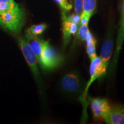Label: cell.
<instances>
[{"instance_id": "cell-1", "label": "cell", "mask_w": 124, "mask_h": 124, "mask_svg": "<svg viewBox=\"0 0 124 124\" xmlns=\"http://www.w3.org/2000/svg\"><path fill=\"white\" fill-rule=\"evenodd\" d=\"M86 85L76 71L68 72L62 77L60 80V89L66 95L77 97L84 94Z\"/></svg>"}, {"instance_id": "cell-2", "label": "cell", "mask_w": 124, "mask_h": 124, "mask_svg": "<svg viewBox=\"0 0 124 124\" xmlns=\"http://www.w3.org/2000/svg\"><path fill=\"white\" fill-rule=\"evenodd\" d=\"M25 23V12L21 8L0 13V25L13 33L21 30Z\"/></svg>"}, {"instance_id": "cell-3", "label": "cell", "mask_w": 124, "mask_h": 124, "mask_svg": "<svg viewBox=\"0 0 124 124\" xmlns=\"http://www.w3.org/2000/svg\"><path fill=\"white\" fill-rule=\"evenodd\" d=\"M63 60V55L51 46L49 41H46L39 63L41 67L46 70H51L61 66Z\"/></svg>"}, {"instance_id": "cell-4", "label": "cell", "mask_w": 124, "mask_h": 124, "mask_svg": "<svg viewBox=\"0 0 124 124\" xmlns=\"http://www.w3.org/2000/svg\"><path fill=\"white\" fill-rule=\"evenodd\" d=\"M90 67V78L89 80V82L86 84V88H85L84 94L83 95V100H85L86 96L87 94L90 87L91 84L96 79L102 78L106 74V70L108 67H106L103 64V62L100 57L97 56L95 59L91 60Z\"/></svg>"}, {"instance_id": "cell-5", "label": "cell", "mask_w": 124, "mask_h": 124, "mask_svg": "<svg viewBox=\"0 0 124 124\" xmlns=\"http://www.w3.org/2000/svg\"><path fill=\"white\" fill-rule=\"evenodd\" d=\"M90 100L94 118L97 121L104 120L111 108L108 100L100 98H90Z\"/></svg>"}, {"instance_id": "cell-6", "label": "cell", "mask_w": 124, "mask_h": 124, "mask_svg": "<svg viewBox=\"0 0 124 124\" xmlns=\"http://www.w3.org/2000/svg\"><path fill=\"white\" fill-rule=\"evenodd\" d=\"M18 43L31 71L36 77L39 78V74L38 68L37 66L38 62L33 51L31 48L27 41H25L23 38L20 37L18 38Z\"/></svg>"}, {"instance_id": "cell-7", "label": "cell", "mask_w": 124, "mask_h": 124, "mask_svg": "<svg viewBox=\"0 0 124 124\" xmlns=\"http://www.w3.org/2000/svg\"><path fill=\"white\" fill-rule=\"evenodd\" d=\"M66 12L64 10H62L63 39L64 48H66L67 46L69 44L71 36L77 34L79 27L78 25L70 21Z\"/></svg>"}, {"instance_id": "cell-8", "label": "cell", "mask_w": 124, "mask_h": 124, "mask_svg": "<svg viewBox=\"0 0 124 124\" xmlns=\"http://www.w3.org/2000/svg\"><path fill=\"white\" fill-rule=\"evenodd\" d=\"M113 29H110L106 33L105 40L102 45L101 51L100 58L101 59L103 64L106 67L108 66L109 60L110 59L112 54L113 48Z\"/></svg>"}, {"instance_id": "cell-9", "label": "cell", "mask_w": 124, "mask_h": 124, "mask_svg": "<svg viewBox=\"0 0 124 124\" xmlns=\"http://www.w3.org/2000/svg\"><path fill=\"white\" fill-rule=\"evenodd\" d=\"M25 35L27 43H28L31 48L32 49L33 53L36 56L38 63H39L41 54L42 53L43 49L44 48L45 44H46V41L41 39L39 38L37 36L30 33L28 29L25 31Z\"/></svg>"}, {"instance_id": "cell-10", "label": "cell", "mask_w": 124, "mask_h": 124, "mask_svg": "<svg viewBox=\"0 0 124 124\" xmlns=\"http://www.w3.org/2000/svg\"><path fill=\"white\" fill-rule=\"evenodd\" d=\"M104 121L108 124H124V106L117 105L111 106Z\"/></svg>"}, {"instance_id": "cell-11", "label": "cell", "mask_w": 124, "mask_h": 124, "mask_svg": "<svg viewBox=\"0 0 124 124\" xmlns=\"http://www.w3.org/2000/svg\"><path fill=\"white\" fill-rule=\"evenodd\" d=\"M124 41V0H123L122 6L121 10V23L120 27L118 29L117 39V46H116V49L114 54V58H113V63L116 64V62L117 61L118 58L119 54L121 49L122 48V45H123Z\"/></svg>"}, {"instance_id": "cell-12", "label": "cell", "mask_w": 124, "mask_h": 124, "mask_svg": "<svg viewBox=\"0 0 124 124\" xmlns=\"http://www.w3.org/2000/svg\"><path fill=\"white\" fill-rule=\"evenodd\" d=\"M86 43V51L89 56L90 59L92 60L97 56L96 54V44L97 40L95 39L94 36L92 35L90 31H89L85 39Z\"/></svg>"}, {"instance_id": "cell-13", "label": "cell", "mask_w": 124, "mask_h": 124, "mask_svg": "<svg viewBox=\"0 0 124 124\" xmlns=\"http://www.w3.org/2000/svg\"><path fill=\"white\" fill-rule=\"evenodd\" d=\"M96 7V0H83L82 12L80 17H85L90 20L91 17L95 11Z\"/></svg>"}, {"instance_id": "cell-14", "label": "cell", "mask_w": 124, "mask_h": 124, "mask_svg": "<svg viewBox=\"0 0 124 124\" xmlns=\"http://www.w3.org/2000/svg\"><path fill=\"white\" fill-rule=\"evenodd\" d=\"M47 28V25L46 24H40L38 25H33L31 26L28 30L29 32L35 36H38L42 34L44 31Z\"/></svg>"}, {"instance_id": "cell-15", "label": "cell", "mask_w": 124, "mask_h": 124, "mask_svg": "<svg viewBox=\"0 0 124 124\" xmlns=\"http://www.w3.org/2000/svg\"><path fill=\"white\" fill-rule=\"evenodd\" d=\"M18 7H19V6L14 0L10 2H1L0 3V13L15 9Z\"/></svg>"}, {"instance_id": "cell-16", "label": "cell", "mask_w": 124, "mask_h": 124, "mask_svg": "<svg viewBox=\"0 0 124 124\" xmlns=\"http://www.w3.org/2000/svg\"><path fill=\"white\" fill-rule=\"evenodd\" d=\"M89 31L88 24H80L79 28L77 33L78 39L79 41H84Z\"/></svg>"}, {"instance_id": "cell-17", "label": "cell", "mask_w": 124, "mask_h": 124, "mask_svg": "<svg viewBox=\"0 0 124 124\" xmlns=\"http://www.w3.org/2000/svg\"><path fill=\"white\" fill-rule=\"evenodd\" d=\"M59 5L62 10H64L65 11L68 12L72 9V6L70 4L68 0H54Z\"/></svg>"}, {"instance_id": "cell-18", "label": "cell", "mask_w": 124, "mask_h": 124, "mask_svg": "<svg viewBox=\"0 0 124 124\" xmlns=\"http://www.w3.org/2000/svg\"><path fill=\"white\" fill-rule=\"evenodd\" d=\"M83 0H74V10L75 13L80 14L82 10Z\"/></svg>"}, {"instance_id": "cell-19", "label": "cell", "mask_w": 124, "mask_h": 124, "mask_svg": "<svg viewBox=\"0 0 124 124\" xmlns=\"http://www.w3.org/2000/svg\"><path fill=\"white\" fill-rule=\"evenodd\" d=\"M68 18H69V20L71 22L75 23V24H77L79 26L80 23V16L79 15V14H72L70 16H68Z\"/></svg>"}, {"instance_id": "cell-20", "label": "cell", "mask_w": 124, "mask_h": 124, "mask_svg": "<svg viewBox=\"0 0 124 124\" xmlns=\"http://www.w3.org/2000/svg\"><path fill=\"white\" fill-rule=\"evenodd\" d=\"M13 1V0H0V3L10 2V1Z\"/></svg>"}]
</instances>
